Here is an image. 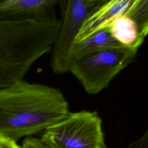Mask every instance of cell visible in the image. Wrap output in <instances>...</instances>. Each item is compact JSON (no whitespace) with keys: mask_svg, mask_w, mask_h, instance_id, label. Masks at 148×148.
Here are the masks:
<instances>
[{"mask_svg":"<svg viewBox=\"0 0 148 148\" xmlns=\"http://www.w3.org/2000/svg\"><path fill=\"white\" fill-rule=\"evenodd\" d=\"M69 112L59 88L23 79L0 89V135L16 142L43 132Z\"/></svg>","mask_w":148,"mask_h":148,"instance_id":"obj_1","label":"cell"},{"mask_svg":"<svg viewBox=\"0 0 148 148\" xmlns=\"http://www.w3.org/2000/svg\"><path fill=\"white\" fill-rule=\"evenodd\" d=\"M61 24L0 21V89L23 80L34 63L51 50Z\"/></svg>","mask_w":148,"mask_h":148,"instance_id":"obj_2","label":"cell"},{"mask_svg":"<svg viewBox=\"0 0 148 148\" xmlns=\"http://www.w3.org/2000/svg\"><path fill=\"white\" fill-rule=\"evenodd\" d=\"M138 49L120 47L97 51L71 60L69 72L87 94H95L134 60Z\"/></svg>","mask_w":148,"mask_h":148,"instance_id":"obj_3","label":"cell"},{"mask_svg":"<svg viewBox=\"0 0 148 148\" xmlns=\"http://www.w3.org/2000/svg\"><path fill=\"white\" fill-rule=\"evenodd\" d=\"M40 139L49 148H106L102 119L96 111L69 112L46 128Z\"/></svg>","mask_w":148,"mask_h":148,"instance_id":"obj_4","label":"cell"},{"mask_svg":"<svg viewBox=\"0 0 148 148\" xmlns=\"http://www.w3.org/2000/svg\"><path fill=\"white\" fill-rule=\"evenodd\" d=\"M104 0H68L65 4L63 18L51 49L50 66L54 73L69 72L70 51L83 24Z\"/></svg>","mask_w":148,"mask_h":148,"instance_id":"obj_5","label":"cell"},{"mask_svg":"<svg viewBox=\"0 0 148 148\" xmlns=\"http://www.w3.org/2000/svg\"><path fill=\"white\" fill-rule=\"evenodd\" d=\"M55 0H0V21L58 20Z\"/></svg>","mask_w":148,"mask_h":148,"instance_id":"obj_6","label":"cell"},{"mask_svg":"<svg viewBox=\"0 0 148 148\" xmlns=\"http://www.w3.org/2000/svg\"><path fill=\"white\" fill-rule=\"evenodd\" d=\"M134 1L104 0L84 21L73 45L82 42L97 31L108 28L115 18L126 14Z\"/></svg>","mask_w":148,"mask_h":148,"instance_id":"obj_7","label":"cell"},{"mask_svg":"<svg viewBox=\"0 0 148 148\" xmlns=\"http://www.w3.org/2000/svg\"><path fill=\"white\" fill-rule=\"evenodd\" d=\"M120 47L124 46L111 35L108 28H106L95 32L80 43L72 45L70 58L71 60L97 51Z\"/></svg>","mask_w":148,"mask_h":148,"instance_id":"obj_8","label":"cell"},{"mask_svg":"<svg viewBox=\"0 0 148 148\" xmlns=\"http://www.w3.org/2000/svg\"><path fill=\"white\" fill-rule=\"evenodd\" d=\"M108 29L111 35L125 47L139 49L143 42L135 22L125 15L115 18Z\"/></svg>","mask_w":148,"mask_h":148,"instance_id":"obj_9","label":"cell"},{"mask_svg":"<svg viewBox=\"0 0 148 148\" xmlns=\"http://www.w3.org/2000/svg\"><path fill=\"white\" fill-rule=\"evenodd\" d=\"M136 25L140 39L148 34V0H134L125 14Z\"/></svg>","mask_w":148,"mask_h":148,"instance_id":"obj_10","label":"cell"},{"mask_svg":"<svg viewBox=\"0 0 148 148\" xmlns=\"http://www.w3.org/2000/svg\"><path fill=\"white\" fill-rule=\"evenodd\" d=\"M21 148H49L40 138L32 136L26 137L23 141Z\"/></svg>","mask_w":148,"mask_h":148,"instance_id":"obj_11","label":"cell"},{"mask_svg":"<svg viewBox=\"0 0 148 148\" xmlns=\"http://www.w3.org/2000/svg\"><path fill=\"white\" fill-rule=\"evenodd\" d=\"M127 148H148V126L144 134L139 139L131 143Z\"/></svg>","mask_w":148,"mask_h":148,"instance_id":"obj_12","label":"cell"},{"mask_svg":"<svg viewBox=\"0 0 148 148\" xmlns=\"http://www.w3.org/2000/svg\"><path fill=\"white\" fill-rule=\"evenodd\" d=\"M0 148H21V146L13 139L0 135Z\"/></svg>","mask_w":148,"mask_h":148,"instance_id":"obj_13","label":"cell"}]
</instances>
